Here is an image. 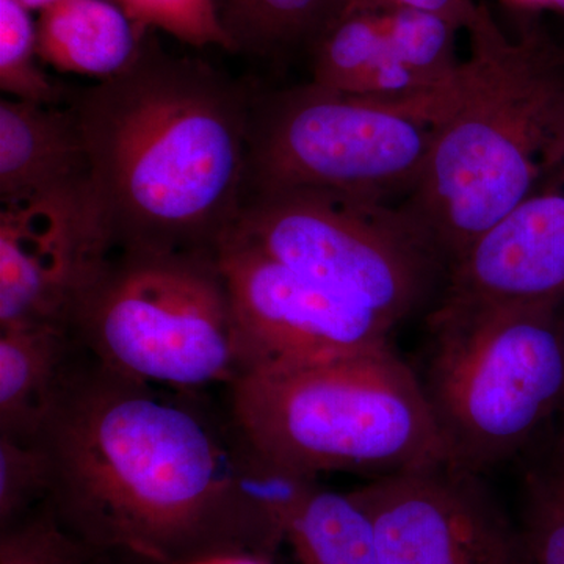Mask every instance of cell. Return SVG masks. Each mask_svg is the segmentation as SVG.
<instances>
[{
	"label": "cell",
	"instance_id": "obj_21",
	"mask_svg": "<svg viewBox=\"0 0 564 564\" xmlns=\"http://www.w3.org/2000/svg\"><path fill=\"white\" fill-rule=\"evenodd\" d=\"M96 554L47 502L0 534V564H88Z\"/></svg>",
	"mask_w": 564,
	"mask_h": 564
},
{
	"label": "cell",
	"instance_id": "obj_10",
	"mask_svg": "<svg viewBox=\"0 0 564 564\" xmlns=\"http://www.w3.org/2000/svg\"><path fill=\"white\" fill-rule=\"evenodd\" d=\"M383 564H527L524 538L478 474L445 463L350 491Z\"/></svg>",
	"mask_w": 564,
	"mask_h": 564
},
{
	"label": "cell",
	"instance_id": "obj_25",
	"mask_svg": "<svg viewBox=\"0 0 564 564\" xmlns=\"http://www.w3.org/2000/svg\"><path fill=\"white\" fill-rule=\"evenodd\" d=\"M395 9L434 14L451 22L458 31L470 32L480 21L486 6L475 0H350L344 14L377 13Z\"/></svg>",
	"mask_w": 564,
	"mask_h": 564
},
{
	"label": "cell",
	"instance_id": "obj_4",
	"mask_svg": "<svg viewBox=\"0 0 564 564\" xmlns=\"http://www.w3.org/2000/svg\"><path fill=\"white\" fill-rule=\"evenodd\" d=\"M229 415L263 462L318 478H372L451 463L421 377L391 344L242 375Z\"/></svg>",
	"mask_w": 564,
	"mask_h": 564
},
{
	"label": "cell",
	"instance_id": "obj_15",
	"mask_svg": "<svg viewBox=\"0 0 564 564\" xmlns=\"http://www.w3.org/2000/svg\"><path fill=\"white\" fill-rule=\"evenodd\" d=\"M147 31L115 0H58L36 21L43 65L98 82L139 58Z\"/></svg>",
	"mask_w": 564,
	"mask_h": 564
},
{
	"label": "cell",
	"instance_id": "obj_3",
	"mask_svg": "<svg viewBox=\"0 0 564 564\" xmlns=\"http://www.w3.org/2000/svg\"><path fill=\"white\" fill-rule=\"evenodd\" d=\"M451 110L403 203L448 269L564 166V51L534 29L510 40L486 7Z\"/></svg>",
	"mask_w": 564,
	"mask_h": 564
},
{
	"label": "cell",
	"instance_id": "obj_7",
	"mask_svg": "<svg viewBox=\"0 0 564 564\" xmlns=\"http://www.w3.org/2000/svg\"><path fill=\"white\" fill-rule=\"evenodd\" d=\"M110 372L181 392L240 377L236 321L217 256L115 251L69 322Z\"/></svg>",
	"mask_w": 564,
	"mask_h": 564
},
{
	"label": "cell",
	"instance_id": "obj_16",
	"mask_svg": "<svg viewBox=\"0 0 564 564\" xmlns=\"http://www.w3.org/2000/svg\"><path fill=\"white\" fill-rule=\"evenodd\" d=\"M313 84L381 99H410L440 90L423 85L386 43L377 13L343 14L315 44Z\"/></svg>",
	"mask_w": 564,
	"mask_h": 564
},
{
	"label": "cell",
	"instance_id": "obj_27",
	"mask_svg": "<svg viewBox=\"0 0 564 564\" xmlns=\"http://www.w3.org/2000/svg\"><path fill=\"white\" fill-rule=\"evenodd\" d=\"M513 2L524 7H549L564 14V0H513Z\"/></svg>",
	"mask_w": 564,
	"mask_h": 564
},
{
	"label": "cell",
	"instance_id": "obj_28",
	"mask_svg": "<svg viewBox=\"0 0 564 564\" xmlns=\"http://www.w3.org/2000/svg\"><path fill=\"white\" fill-rule=\"evenodd\" d=\"M22 6L25 7V9H29L32 11H41L46 10L47 7L54 6V3H57L58 0H20Z\"/></svg>",
	"mask_w": 564,
	"mask_h": 564
},
{
	"label": "cell",
	"instance_id": "obj_5",
	"mask_svg": "<svg viewBox=\"0 0 564 564\" xmlns=\"http://www.w3.org/2000/svg\"><path fill=\"white\" fill-rule=\"evenodd\" d=\"M430 334L419 377L451 464L484 473L564 411V304L440 300Z\"/></svg>",
	"mask_w": 564,
	"mask_h": 564
},
{
	"label": "cell",
	"instance_id": "obj_1",
	"mask_svg": "<svg viewBox=\"0 0 564 564\" xmlns=\"http://www.w3.org/2000/svg\"><path fill=\"white\" fill-rule=\"evenodd\" d=\"M41 440L47 503L98 552L185 564L250 552L272 560L315 478L263 462L199 392L79 366Z\"/></svg>",
	"mask_w": 564,
	"mask_h": 564
},
{
	"label": "cell",
	"instance_id": "obj_19",
	"mask_svg": "<svg viewBox=\"0 0 564 564\" xmlns=\"http://www.w3.org/2000/svg\"><path fill=\"white\" fill-rule=\"evenodd\" d=\"M393 57L430 88L444 87L462 69L455 52L458 29L434 14L415 10L377 11Z\"/></svg>",
	"mask_w": 564,
	"mask_h": 564
},
{
	"label": "cell",
	"instance_id": "obj_17",
	"mask_svg": "<svg viewBox=\"0 0 564 564\" xmlns=\"http://www.w3.org/2000/svg\"><path fill=\"white\" fill-rule=\"evenodd\" d=\"M285 543L299 564H383L372 525L350 492L321 485L293 514Z\"/></svg>",
	"mask_w": 564,
	"mask_h": 564
},
{
	"label": "cell",
	"instance_id": "obj_22",
	"mask_svg": "<svg viewBox=\"0 0 564 564\" xmlns=\"http://www.w3.org/2000/svg\"><path fill=\"white\" fill-rule=\"evenodd\" d=\"M51 489L52 462L44 441L0 434V529L47 502Z\"/></svg>",
	"mask_w": 564,
	"mask_h": 564
},
{
	"label": "cell",
	"instance_id": "obj_24",
	"mask_svg": "<svg viewBox=\"0 0 564 564\" xmlns=\"http://www.w3.org/2000/svg\"><path fill=\"white\" fill-rule=\"evenodd\" d=\"M522 538L527 564H564V494L558 485L538 486Z\"/></svg>",
	"mask_w": 564,
	"mask_h": 564
},
{
	"label": "cell",
	"instance_id": "obj_26",
	"mask_svg": "<svg viewBox=\"0 0 564 564\" xmlns=\"http://www.w3.org/2000/svg\"><path fill=\"white\" fill-rule=\"evenodd\" d=\"M185 564H272V560L250 554V552H229V554L206 556V558Z\"/></svg>",
	"mask_w": 564,
	"mask_h": 564
},
{
	"label": "cell",
	"instance_id": "obj_12",
	"mask_svg": "<svg viewBox=\"0 0 564 564\" xmlns=\"http://www.w3.org/2000/svg\"><path fill=\"white\" fill-rule=\"evenodd\" d=\"M440 300L564 304V166L467 248Z\"/></svg>",
	"mask_w": 564,
	"mask_h": 564
},
{
	"label": "cell",
	"instance_id": "obj_2",
	"mask_svg": "<svg viewBox=\"0 0 564 564\" xmlns=\"http://www.w3.org/2000/svg\"><path fill=\"white\" fill-rule=\"evenodd\" d=\"M250 102L202 63L147 44L74 99L115 251L217 254L243 206Z\"/></svg>",
	"mask_w": 564,
	"mask_h": 564
},
{
	"label": "cell",
	"instance_id": "obj_29",
	"mask_svg": "<svg viewBox=\"0 0 564 564\" xmlns=\"http://www.w3.org/2000/svg\"><path fill=\"white\" fill-rule=\"evenodd\" d=\"M560 486V489H562L563 494H564V480L562 481V484L558 485Z\"/></svg>",
	"mask_w": 564,
	"mask_h": 564
},
{
	"label": "cell",
	"instance_id": "obj_14",
	"mask_svg": "<svg viewBox=\"0 0 564 564\" xmlns=\"http://www.w3.org/2000/svg\"><path fill=\"white\" fill-rule=\"evenodd\" d=\"M69 326L33 323L0 329V434L40 440L79 366Z\"/></svg>",
	"mask_w": 564,
	"mask_h": 564
},
{
	"label": "cell",
	"instance_id": "obj_18",
	"mask_svg": "<svg viewBox=\"0 0 564 564\" xmlns=\"http://www.w3.org/2000/svg\"><path fill=\"white\" fill-rule=\"evenodd\" d=\"M350 0H223V25L236 47L247 41L273 50L300 41H321Z\"/></svg>",
	"mask_w": 564,
	"mask_h": 564
},
{
	"label": "cell",
	"instance_id": "obj_6",
	"mask_svg": "<svg viewBox=\"0 0 564 564\" xmlns=\"http://www.w3.org/2000/svg\"><path fill=\"white\" fill-rule=\"evenodd\" d=\"M458 85L459 74L430 95L381 99L311 82L252 99L245 196L326 191L383 203L410 198Z\"/></svg>",
	"mask_w": 564,
	"mask_h": 564
},
{
	"label": "cell",
	"instance_id": "obj_13",
	"mask_svg": "<svg viewBox=\"0 0 564 564\" xmlns=\"http://www.w3.org/2000/svg\"><path fill=\"white\" fill-rule=\"evenodd\" d=\"M93 198L91 166L76 110L58 104L0 101L2 206Z\"/></svg>",
	"mask_w": 564,
	"mask_h": 564
},
{
	"label": "cell",
	"instance_id": "obj_23",
	"mask_svg": "<svg viewBox=\"0 0 564 564\" xmlns=\"http://www.w3.org/2000/svg\"><path fill=\"white\" fill-rule=\"evenodd\" d=\"M137 24L159 29L191 46L236 50L218 0H115Z\"/></svg>",
	"mask_w": 564,
	"mask_h": 564
},
{
	"label": "cell",
	"instance_id": "obj_20",
	"mask_svg": "<svg viewBox=\"0 0 564 564\" xmlns=\"http://www.w3.org/2000/svg\"><path fill=\"white\" fill-rule=\"evenodd\" d=\"M32 11L20 0H0V88L18 101L57 104L61 91L41 68Z\"/></svg>",
	"mask_w": 564,
	"mask_h": 564
},
{
	"label": "cell",
	"instance_id": "obj_8",
	"mask_svg": "<svg viewBox=\"0 0 564 564\" xmlns=\"http://www.w3.org/2000/svg\"><path fill=\"white\" fill-rule=\"evenodd\" d=\"M228 236L392 328L429 302L445 273L404 206L326 191L245 196Z\"/></svg>",
	"mask_w": 564,
	"mask_h": 564
},
{
	"label": "cell",
	"instance_id": "obj_9",
	"mask_svg": "<svg viewBox=\"0 0 564 564\" xmlns=\"http://www.w3.org/2000/svg\"><path fill=\"white\" fill-rule=\"evenodd\" d=\"M236 321L240 377L389 344L391 325L236 237L217 251Z\"/></svg>",
	"mask_w": 564,
	"mask_h": 564
},
{
	"label": "cell",
	"instance_id": "obj_30",
	"mask_svg": "<svg viewBox=\"0 0 564 564\" xmlns=\"http://www.w3.org/2000/svg\"><path fill=\"white\" fill-rule=\"evenodd\" d=\"M563 414H564V411H563Z\"/></svg>",
	"mask_w": 564,
	"mask_h": 564
},
{
	"label": "cell",
	"instance_id": "obj_11",
	"mask_svg": "<svg viewBox=\"0 0 564 564\" xmlns=\"http://www.w3.org/2000/svg\"><path fill=\"white\" fill-rule=\"evenodd\" d=\"M95 199H52L0 210V329L62 323L113 254Z\"/></svg>",
	"mask_w": 564,
	"mask_h": 564
}]
</instances>
